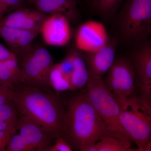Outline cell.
Segmentation results:
<instances>
[{
	"label": "cell",
	"mask_w": 151,
	"mask_h": 151,
	"mask_svg": "<svg viewBox=\"0 0 151 151\" xmlns=\"http://www.w3.org/2000/svg\"><path fill=\"white\" fill-rule=\"evenodd\" d=\"M36 9L45 14H60L70 20L77 18L76 0H36Z\"/></svg>",
	"instance_id": "obj_14"
},
{
	"label": "cell",
	"mask_w": 151,
	"mask_h": 151,
	"mask_svg": "<svg viewBox=\"0 0 151 151\" xmlns=\"http://www.w3.org/2000/svg\"><path fill=\"white\" fill-rule=\"evenodd\" d=\"M12 101L20 115L29 118L55 139L63 137L66 109L60 92L23 84L15 87Z\"/></svg>",
	"instance_id": "obj_1"
},
{
	"label": "cell",
	"mask_w": 151,
	"mask_h": 151,
	"mask_svg": "<svg viewBox=\"0 0 151 151\" xmlns=\"http://www.w3.org/2000/svg\"><path fill=\"white\" fill-rule=\"evenodd\" d=\"M7 151H35L20 134L13 135L7 146Z\"/></svg>",
	"instance_id": "obj_21"
},
{
	"label": "cell",
	"mask_w": 151,
	"mask_h": 151,
	"mask_svg": "<svg viewBox=\"0 0 151 151\" xmlns=\"http://www.w3.org/2000/svg\"><path fill=\"white\" fill-rule=\"evenodd\" d=\"M19 119L12 121H0V132L17 129Z\"/></svg>",
	"instance_id": "obj_29"
},
{
	"label": "cell",
	"mask_w": 151,
	"mask_h": 151,
	"mask_svg": "<svg viewBox=\"0 0 151 151\" xmlns=\"http://www.w3.org/2000/svg\"><path fill=\"white\" fill-rule=\"evenodd\" d=\"M15 86L0 80V105L12 101Z\"/></svg>",
	"instance_id": "obj_24"
},
{
	"label": "cell",
	"mask_w": 151,
	"mask_h": 151,
	"mask_svg": "<svg viewBox=\"0 0 151 151\" xmlns=\"http://www.w3.org/2000/svg\"><path fill=\"white\" fill-rule=\"evenodd\" d=\"M148 34L149 35H151V26L150 27V29H149L148 31Z\"/></svg>",
	"instance_id": "obj_33"
},
{
	"label": "cell",
	"mask_w": 151,
	"mask_h": 151,
	"mask_svg": "<svg viewBox=\"0 0 151 151\" xmlns=\"http://www.w3.org/2000/svg\"><path fill=\"white\" fill-rule=\"evenodd\" d=\"M119 100L121 126L137 144V151H144L151 139V108L140 98L132 97Z\"/></svg>",
	"instance_id": "obj_4"
},
{
	"label": "cell",
	"mask_w": 151,
	"mask_h": 151,
	"mask_svg": "<svg viewBox=\"0 0 151 151\" xmlns=\"http://www.w3.org/2000/svg\"><path fill=\"white\" fill-rule=\"evenodd\" d=\"M134 67L125 58L115 60L103 80L111 92L118 99L125 100L132 97L134 90Z\"/></svg>",
	"instance_id": "obj_7"
},
{
	"label": "cell",
	"mask_w": 151,
	"mask_h": 151,
	"mask_svg": "<svg viewBox=\"0 0 151 151\" xmlns=\"http://www.w3.org/2000/svg\"><path fill=\"white\" fill-rule=\"evenodd\" d=\"M14 53L0 43V61L6 60L11 57Z\"/></svg>",
	"instance_id": "obj_30"
},
{
	"label": "cell",
	"mask_w": 151,
	"mask_h": 151,
	"mask_svg": "<svg viewBox=\"0 0 151 151\" xmlns=\"http://www.w3.org/2000/svg\"><path fill=\"white\" fill-rule=\"evenodd\" d=\"M95 151H137L131 146L125 145L115 137L108 136L103 138L95 145Z\"/></svg>",
	"instance_id": "obj_18"
},
{
	"label": "cell",
	"mask_w": 151,
	"mask_h": 151,
	"mask_svg": "<svg viewBox=\"0 0 151 151\" xmlns=\"http://www.w3.org/2000/svg\"><path fill=\"white\" fill-rule=\"evenodd\" d=\"M140 99L151 108V79L139 83Z\"/></svg>",
	"instance_id": "obj_26"
},
{
	"label": "cell",
	"mask_w": 151,
	"mask_h": 151,
	"mask_svg": "<svg viewBox=\"0 0 151 151\" xmlns=\"http://www.w3.org/2000/svg\"><path fill=\"white\" fill-rule=\"evenodd\" d=\"M24 0H0V21L9 11L22 8Z\"/></svg>",
	"instance_id": "obj_23"
},
{
	"label": "cell",
	"mask_w": 151,
	"mask_h": 151,
	"mask_svg": "<svg viewBox=\"0 0 151 151\" xmlns=\"http://www.w3.org/2000/svg\"><path fill=\"white\" fill-rule=\"evenodd\" d=\"M18 60L26 85L45 92H54L49 78L54 64L47 49L42 47L33 48Z\"/></svg>",
	"instance_id": "obj_6"
},
{
	"label": "cell",
	"mask_w": 151,
	"mask_h": 151,
	"mask_svg": "<svg viewBox=\"0 0 151 151\" xmlns=\"http://www.w3.org/2000/svg\"><path fill=\"white\" fill-rule=\"evenodd\" d=\"M108 136L111 135L105 123L84 94L69 100L65 109L63 137L72 148L95 151V144Z\"/></svg>",
	"instance_id": "obj_2"
},
{
	"label": "cell",
	"mask_w": 151,
	"mask_h": 151,
	"mask_svg": "<svg viewBox=\"0 0 151 151\" xmlns=\"http://www.w3.org/2000/svg\"><path fill=\"white\" fill-rule=\"evenodd\" d=\"M117 42L108 40L105 45L92 52H86L83 57L89 76L102 78L108 71L115 60Z\"/></svg>",
	"instance_id": "obj_11"
},
{
	"label": "cell",
	"mask_w": 151,
	"mask_h": 151,
	"mask_svg": "<svg viewBox=\"0 0 151 151\" xmlns=\"http://www.w3.org/2000/svg\"><path fill=\"white\" fill-rule=\"evenodd\" d=\"M58 65L63 75L70 80L74 68L73 52H70Z\"/></svg>",
	"instance_id": "obj_25"
},
{
	"label": "cell",
	"mask_w": 151,
	"mask_h": 151,
	"mask_svg": "<svg viewBox=\"0 0 151 151\" xmlns=\"http://www.w3.org/2000/svg\"><path fill=\"white\" fill-rule=\"evenodd\" d=\"M74 68L70 78V90H77L86 85L89 75L84 58L77 52L73 51Z\"/></svg>",
	"instance_id": "obj_16"
},
{
	"label": "cell",
	"mask_w": 151,
	"mask_h": 151,
	"mask_svg": "<svg viewBox=\"0 0 151 151\" xmlns=\"http://www.w3.org/2000/svg\"><path fill=\"white\" fill-rule=\"evenodd\" d=\"M20 115L18 110L12 101L0 105V121L18 120L19 119V116Z\"/></svg>",
	"instance_id": "obj_22"
},
{
	"label": "cell",
	"mask_w": 151,
	"mask_h": 151,
	"mask_svg": "<svg viewBox=\"0 0 151 151\" xmlns=\"http://www.w3.org/2000/svg\"><path fill=\"white\" fill-rule=\"evenodd\" d=\"M0 80L14 86L26 84L21 69L17 70L10 67L4 60L0 61Z\"/></svg>",
	"instance_id": "obj_19"
},
{
	"label": "cell",
	"mask_w": 151,
	"mask_h": 151,
	"mask_svg": "<svg viewBox=\"0 0 151 151\" xmlns=\"http://www.w3.org/2000/svg\"><path fill=\"white\" fill-rule=\"evenodd\" d=\"M47 16L37 9L21 8L8 14L0 21V24L14 28L36 30L41 27Z\"/></svg>",
	"instance_id": "obj_12"
},
{
	"label": "cell",
	"mask_w": 151,
	"mask_h": 151,
	"mask_svg": "<svg viewBox=\"0 0 151 151\" xmlns=\"http://www.w3.org/2000/svg\"><path fill=\"white\" fill-rule=\"evenodd\" d=\"M144 151H151V139L144 149Z\"/></svg>",
	"instance_id": "obj_31"
},
{
	"label": "cell",
	"mask_w": 151,
	"mask_h": 151,
	"mask_svg": "<svg viewBox=\"0 0 151 151\" xmlns=\"http://www.w3.org/2000/svg\"><path fill=\"white\" fill-rule=\"evenodd\" d=\"M36 0H28V1L29 3H34V2Z\"/></svg>",
	"instance_id": "obj_32"
},
{
	"label": "cell",
	"mask_w": 151,
	"mask_h": 151,
	"mask_svg": "<svg viewBox=\"0 0 151 151\" xmlns=\"http://www.w3.org/2000/svg\"><path fill=\"white\" fill-rule=\"evenodd\" d=\"M39 34L40 30H27L0 24V37L18 59L32 49L34 40Z\"/></svg>",
	"instance_id": "obj_10"
},
{
	"label": "cell",
	"mask_w": 151,
	"mask_h": 151,
	"mask_svg": "<svg viewBox=\"0 0 151 151\" xmlns=\"http://www.w3.org/2000/svg\"><path fill=\"white\" fill-rule=\"evenodd\" d=\"M55 143L47 150V151H71L73 148L63 137L55 139Z\"/></svg>",
	"instance_id": "obj_27"
},
{
	"label": "cell",
	"mask_w": 151,
	"mask_h": 151,
	"mask_svg": "<svg viewBox=\"0 0 151 151\" xmlns=\"http://www.w3.org/2000/svg\"><path fill=\"white\" fill-rule=\"evenodd\" d=\"M134 54V65L139 83L151 79V40L139 42Z\"/></svg>",
	"instance_id": "obj_15"
},
{
	"label": "cell",
	"mask_w": 151,
	"mask_h": 151,
	"mask_svg": "<svg viewBox=\"0 0 151 151\" xmlns=\"http://www.w3.org/2000/svg\"><path fill=\"white\" fill-rule=\"evenodd\" d=\"M91 9L104 19L112 17L124 0H88Z\"/></svg>",
	"instance_id": "obj_17"
},
{
	"label": "cell",
	"mask_w": 151,
	"mask_h": 151,
	"mask_svg": "<svg viewBox=\"0 0 151 151\" xmlns=\"http://www.w3.org/2000/svg\"><path fill=\"white\" fill-rule=\"evenodd\" d=\"M49 78L50 85L55 92L60 93L70 90V80L63 75L58 64L52 66Z\"/></svg>",
	"instance_id": "obj_20"
},
{
	"label": "cell",
	"mask_w": 151,
	"mask_h": 151,
	"mask_svg": "<svg viewBox=\"0 0 151 151\" xmlns=\"http://www.w3.org/2000/svg\"><path fill=\"white\" fill-rule=\"evenodd\" d=\"M17 130L13 129L0 132V151H6L11 138L15 134Z\"/></svg>",
	"instance_id": "obj_28"
},
{
	"label": "cell",
	"mask_w": 151,
	"mask_h": 151,
	"mask_svg": "<svg viewBox=\"0 0 151 151\" xmlns=\"http://www.w3.org/2000/svg\"><path fill=\"white\" fill-rule=\"evenodd\" d=\"M84 95L104 121L111 136L131 146L130 139L120 124V101L102 78L89 76Z\"/></svg>",
	"instance_id": "obj_3"
},
{
	"label": "cell",
	"mask_w": 151,
	"mask_h": 151,
	"mask_svg": "<svg viewBox=\"0 0 151 151\" xmlns=\"http://www.w3.org/2000/svg\"><path fill=\"white\" fill-rule=\"evenodd\" d=\"M118 24L125 40L138 42L145 39L151 26V0H127Z\"/></svg>",
	"instance_id": "obj_5"
},
{
	"label": "cell",
	"mask_w": 151,
	"mask_h": 151,
	"mask_svg": "<svg viewBox=\"0 0 151 151\" xmlns=\"http://www.w3.org/2000/svg\"><path fill=\"white\" fill-rule=\"evenodd\" d=\"M17 130H19V134L35 151H47L52 146L53 139H56L29 118L22 115L20 116Z\"/></svg>",
	"instance_id": "obj_13"
},
{
	"label": "cell",
	"mask_w": 151,
	"mask_h": 151,
	"mask_svg": "<svg viewBox=\"0 0 151 151\" xmlns=\"http://www.w3.org/2000/svg\"><path fill=\"white\" fill-rule=\"evenodd\" d=\"M108 40V33L102 23L89 21L79 27L76 37V45L79 50L92 52L105 45Z\"/></svg>",
	"instance_id": "obj_9"
},
{
	"label": "cell",
	"mask_w": 151,
	"mask_h": 151,
	"mask_svg": "<svg viewBox=\"0 0 151 151\" xmlns=\"http://www.w3.org/2000/svg\"><path fill=\"white\" fill-rule=\"evenodd\" d=\"M68 19L60 14L47 17L41 27L40 33L44 41L50 46L66 45L71 38V32Z\"/></svg>",
	"instance_id": "obj_8"
}]
</instances>
